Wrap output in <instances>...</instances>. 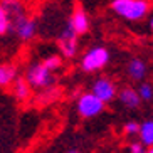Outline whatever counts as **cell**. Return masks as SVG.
Listing matches in <instances>:
<instances>
[{
    "label": "cell",
    "instance_id": "cell-15",
    "mask_svg": "<svg viewBox=\"0 0 153 153\" xmlns=\"http://www.w3.org/2000/svg\"><path fill=\"white\" fill-rule=\"evenodd\" d=\"M42 64H44L51 72H56L62 68V57L57 56V54H52V56H49V57H45L44 61H42Z\"/></svg>",
    "mask_w": 153,
    "mask_h": 153
},
{
    "label": "cell",
    "instance_id": "cell-9",
    "mask_svg": "<svg viewBox=\"0 0 153 153\" xmlns=\"http://www.w3.org/2000/svg\"><path fill=\"white\" fill-rule=\"evenodd\" d=\"M118 99L121 101L123 106H126V108L130 109H135L140 106V103H141V99H140L138 93H136L135 88H123V89L118 91Z\"/></svg>",
    "mask_w": 153,
    "mask_h": 153
},
{
    "label": "cell",
    "instance_id": "cell-18",
    "mask_svg": "<svg viewBox=\"0 0 153 153\" xmlns=\"http://www.w3.org/2000/svg\"><path fill=\"white\" fill-rule=\"evenodd\" d=\"M138 128H140V123L128 121V123H125V126H123V131H125V135H128V136H136L138 135Z\"/></svg>",
    "mask_w": 153,
    "mask_h": 153
},
{
    "label": "cell",
    "instance_id": "cell-13",
    "mask_svg": "<svg viewBox=\"0 0 153 153\" xmlns=\"http://www.w3.org/2000/svg\"><path fill=\"white\" fill-rule=\"evenodd\" d=\"M17 76H19V71L14 64H10V62L0 64V88L12 86V82L15 81Z\"/></svg>",
    "mask_w": 153,
    "mask_h": 153
},
{
    "label": "cell",
    "instance_id": "cell-8",
    "mask_svg": "<svg viewBox=\"0 0 153 153\" xmlns=\"http://www.w3.org/2000/svg\"><path fill=\"white\" fill-rule=\"evenodd\" d=\"M69 24H71L72 30L76 32L77 36H82V34H86V32L89 30V17H88V14H86V10L82 9V7H76V9L72 10V15L71 19H69Z\"/></svg>",
    "mask_w": 153,
    "mask_h": 153
},
{
    "label": "cell",
    "instance_id": "cell-20",
    "mask_svg": "<svg viewBox=\"0 0 153 153\" xmlns=\"http://www.w3.org/2000/svg\"><path fill=\"white\" fill-rule=\"evenodd\" d=\"M66 153H81V152H79V150H77V148H69V150H68V152H66Z\"/></svg>",
    "mask_w": 153,
    "mask_h": 153
},
{
    "label": "cell",
    "instance_id": "cell-3",
    "mask_svg": "<svg viewBox=\"0 0 153 153\" xmlns=\"http://www.w3.org/2000/svg\"><path fill=\"white\" fill-rule=\"evenodd\" d=\"M109 62V51L103 45H94L89 51H86V54L81 57V69L84 72H96L103 69Z\"/></svg>",
    "mask_w": 153,
    "mask_h": 153
},
{
    "label": "cell",
    "instance_id": "cell-12",
    "mask_svg": "<svg viewBox=\"0 0 153 153\" xmlns=\"http://www.w3.org/2000/svg\"><path fill=\"white\" fill-rule=\"evenodd\" d=\"M12 93H14L15 99L17 101H27L30 98V93H32V88L24 77L17 76L15 81L12 82Z\"/></svg>",
    "mask_w": 153,
    "mask_h": 153
},
{
    "label": "cell",
    "instance_id": "cell-10",
    "mask_svg": "<svg viewBox=\"0 0 153 153\" xmlns=\"http://www.w3.org/2000/svg\"><path fill=\"white\" fill-rule=\"evenodd\" d=\"M0 5L4 7V10L7 12L10 20H15V19L25 15V4H24V0H0Z\"/></svg>",
    "mask_w": 153,
    "mask_h": 153
},
{
    "label": "cell",
    "instance_id": "cell-4",
    "mask_svg": "<svg viewBox=\"0 0 153 153\" xmlns=\"http://www.w3.org/2000/svg\"><path fill=\"white\" fill-rule=\"evenodd\" d=\"M104 106L106 104L103 101H99L93 93H82L79 94L76 101V109H77V114L81 118H86V120H89V118H94L98 114L104 111Z\"/></svg>",
    "mask_w": 153,
    "mask_h": 153
},
{
    "label": "cell",
    "instance_id": "cell-14",
    "mask_svg": "<svg viewBox=\"0 0 153 153\" xmlns=\"http://www.w3.org/2000/svg\"><path fill=\"white\" fill-rule=\"evenodd\" d=\"M138 141L143 145L145 148L153 146V120H146V121L140 123Z\"/></svg>",
    "mask_w": 153,
    "mask_h": 153
},
{
    "label": "cell",
    "instance_id": "cell-6",
    "mask_svg": "<svg viewBox=\"0 0 153 153\" xmlns=\"http://www.w3.org/2000/svg\"><path fill=\"white\" fill-rule=\"evenodd\" d=\"M59 49H61V54L68 59H72L77 54V34L72 30L71 24H66L64 29L59 34Z\"/></svg>",
    "mask_w": 153,
    "mask_h": 153
},
{
    "label": "cell",
    "instance_id": "cell-17",
    "mask_svg": "<svg viewBox=\"0 0 153 153\" xmlns=\"http://www.w3.org/2000/svg\"><path fill=\"white\" fill-rule=\"evenodd\" d=\"M10 25H12V20L7 15V12L4 10V7L0 5V36H5L10 32Z\"/></svg>",
    "mask_w": 153,
    "mask_h": 153
},
{
    "label": "cell",
    "instance_id": "cell-21",
    "mask_svg": "<svg viewBox=\"0 0 153 153\" xmlns=\"http://www.w3.org/2000/svg\"><path fill=\"white\" fill-rule=\"evenodd\" d=\"M150 29H152V30H153V15H152V17H150Z\"/></svg>",
    "mask_w": 153,
    "mask_h": 153
},
{
    "label": "cell",
    "instance_id": "cell-19",
    "mask_svg": "<svg viewBox=\"0 0 153 153\" xmlns=\"http://www.w3.org/2000/svg\"><path fill=\"white\" fill-rule=\"evenodd\" d=\"M145 152H146V148L140 141H131L130 146H128V153H145Z\"/></svg>",
    "mask_w": 153,
    "mask_h": 153
},
{
    "label": "cell",
    "instance_id": "cell-1",
    "mask_svg": "<svg viewBox=\"0 0 153 153\" xmlns=\"http://www.w3.org/2000/svg\"><path fill=\"white\" fill-rule=\"evenodd\" d=\"M111 10L126 20L138 22L148 15L150 4L146 0H113Z\"/></svg>",
    "mask_w": 153,
    "mask_h": 153
},
{
    "label": "cell",
    "instance_id": "cell-11",
    "mask_svg": "<svg viewBox=\"0 0 153 153\" xmlns=\"http://www.w3.org/2000/svg\"><path fill=\"white\" fill-rule=\"evenodd\" d=\"M126 72H128V76H130L133 81H141V79H145V76H146V64H145L143 59L133 57L130 62H128V66H126Z\"/></svg>",
    "mask_w": 153,
    "mask_h": 153
},
{
    "label": "cell",
    "instance_id": "cell-16",
    "mask_svg": "<svg viewBox=\"0 0 153 153\" xmlns=\"http://www.w3.org/2000/svg\"><path fill=\"white\" fill-rule=\"evenodd\" d=\"M136 93H138L141 101H150L153 98V84H150V82H141L138 86Z\"/></svg>",
    "mask_w": 153,
    "mask_h": 153
},
{
    "label": "cell",
    "instance_id": "cell-7",
    "mask_svg": "<svg viewBox=\"0 0 153 153\" xmlns=\"http://www.w3.org/2000/svg\"><path fill=\"white\" fill-rule=\"evenodd\" d=\"M91 93H93L99 101H103L104 104H108L116 98L118 88L109 77H98V79L93 82V86H91Z\"/></svg>",
    "mask_w": 153,
    "mask_h": 153
},
{
    "label": "cell",
    "instance_id": "cell-22",
    "mask_svg": "<svg viewBox=\"0 0 153 153\" xmlns=\"http://www.w3.org/2000/svg\"><path fill=\"white\" fill-rule=\"evenodd\" d=\"M145 153H153V146H148V148H146V152Z\"/></svg>",
    "mask_w": 153,
    "mask_h": 153
},
{
    "label": "cell",
    "instance_id": "cell-2",
    "mask_svg": "<svg viewBox=\"0 0 153 153\" xmlns=\"http://www.w3.org/2000/svg\"><path fill=\"white\" fill-rule=\"evenodd\" d=\"M24 79L30 84V88H36V89H49L56 82L54 72H51L42 62L30 64L25 71Z\"/></svg>",
    "mask_w": 153,
    "mask_h": 153
},
{
    "label": "cell",
    "instance_id": "cell-5",
    "mask_svg": "<svg viewBox=\"0 0 153 153\" xmlns=\"http://www.w3.org/2000/svg\"><path fill=\"white\" fill-rule=\"evenodd\" d=\"M10 30L14 32L15 36L20 39V41H30L34 39L37 34V20L27 15H22V17L12 20V25H10Z\"/></svg>",
    "mask_w": 153,
    "mask_h": 153
}]
</instances>
